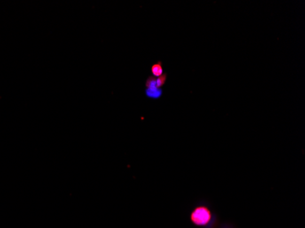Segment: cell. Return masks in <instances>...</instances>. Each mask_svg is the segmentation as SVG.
I'll use <instances>...</instances> for the list:
<instances>
[{"mask_svg": "<svg viewBox=\"0 0 305 228\" xmlns=\"http://www.w3.org/2000/svg\"><path fill=\"white\" fill-rule=\"evenodd\" d=\"M191 223L199 228H212L215 224V215L206 206H198L190 213Z\"/></svg>", "mask_w": 305, "mask_h": 228, "instance_id": "cell-1", "label": "cell"}, {"mask_svg": "<svg viewBox=\"0 0 305 228\" xmlns=\"http://www.w3.org/2000/svg\"><path fill=\"white\" fill-rule=\"evenodd\" d=\"M146 94L149 97L152 98H158L161 96L162 91L159 88H157V79H154V77H150L146 81Z\"/></svg>", "mask_w": 305, "mask_h": 228, "instance_id": "cell-2", "label": "cell"}, {"mask_svg": "<svg viewBox=\"0 0 305 228\" xmlns=\"http://www.w3.org/2000/svg\"><path fill=\"white\" fill-rule=\"evenodd\" d=\"M152 73L154 76L160 77L163 75V68H162L161 62L157 63V64H155L154 66L152 67Z\"/></svg>", "mask_w": 305, "mask_h": 228, "instance_id": "cell-3", "label": "cell"}, {"mask_svg": "<svg viewBox=\"0 0 305 228\" xmlns=\"http://www.w3.org/2000/svg\"><path fill=\"white\" fill-rule=\"evenodd\" d=\"M166 81V76L165 74H163L162 76L158 77L157 79V88H161L162 86L165 84V82Z\"/></svg>", "mask_w": 305, "mask_h": 228, "instance_id": "cell-4", "label": "cell"}]
</instances>
